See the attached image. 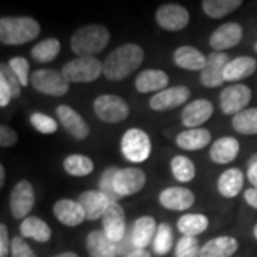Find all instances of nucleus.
<instances>
[{
  "label": "nucleus",
  "instance_id": "52",
  "mask_svg": "<svg viewBox=\"0 0 257 257\" xmlns=\"http://www.w3.org/2000/svg\"><path fill=\"white\" fill-rule=\"evenodd\" d=\"M53 257H79L76 253L73 251H66V253H60V254H56Z\"/></svg>",
  "mask_w": 257,
  "mask_h": 257
},
{
  "label": "nucleus",
  "instance_id": "43",
  "mask_svg": "<svg viewBox=\"0 0 257 257\" xmlns=\"http://www.w3.org/2000/svg\"><path fill=\"white\" fill-rule=\"evenodd\" d=\"M12 248V257H37L36 253L32 250L28 243L25 241V237L16 236L10 243Z\"/></svg>",
  "mask_w": 257,
  "mask_h": 257
},
{
  "label": "nucleus",
  "instance_id": "5",
  "mask_svg": "<svg viewBox=\"0 0 257 257\" xmlns=\"http://www.w3.org/2000/svg\"><path fill=\"white\" fill-rule=\"evenodd\" d=\"M121 153L132 163H143L152 153V142L145 130L128 128L121 138Z\"/></svg>",
  "mask_w": 257,
  "mask_h": 257
},
{
  "label": "nucleus",
  "instance_id": "21",
  "mask_svg": "<svg viewBox=\"0 0 257 257\" xmlns=\"http://www.w3.org/2000/svg\"><path fill=\"white\" fill-rule=\"evenodd\" d=\"M157 231L156 220L150 216L139 217L138 220L132 224V239L136 248H145L155 240Z\"/></svg>",
  "mask_w": 257,
  "mask_h": 257
},
{
  "label": "nucleus",
  "instance_id": "6",
  "mask_svg": "<svg viewBox=\"0 0 257 257\" xmlns=\"http://www.w3.org/2000/svg\"><path fill=\"white\" fill-rule=\"evenodd\" d=\"M30 83L37 92L47 94V96H55V97L64 96L70 87V83L67 82L63 73L53 69L36 70L30 76Z\"/></svg>",
  "mask_w": 257,
  "mask_h": 257
},
{
  "label": "nucleus",
  "instance_id": "25",
  "mask_svg": "<svg viewBox=\"0 0 257 257\" xmlns=\"http://www.w3.org/2000/svg\"><path fill=\"white\" fill-rule=\"evenodd\" d=\"M239 248V241L230 236L209 240L200 247L199 257H231Z\"/></svg>",
  "mask_w": 257,
  "mask_h": 257
},
{
  "label": "nucleus",
  "instance_id": "51",
  "mask_svg": "<svg viewBox=\"0 0 257 257\" xmlns=\"http://www.w3.org/2000/svg\"><path fill=\"white\" fill-rule=\"evenodd\" d=\"M5 179H6V173H5V166H0V186H5Z\"/></svg>",
  "mask_w": 257,
  "mask_h": 257
},
{
  "label": "nucleus",
  "instance_id": "30",
  "mask_svg": "<svg viewBox=\"0 0 257 257\" xmlns=\"http://www.w3.org/2000/svg\"><path fill=\"white\" fill-rule=\"evenodd\" d=\"M20 233L22 237H29L39 243H46L52 237V230L49 224L35 216H29L20 223Z\"/></svg>",
  "mask_w": 257,
  "mask_h": 257
},
{
  "label": "nucleus",
  "instance_id": "27",
  "mask_svg": "<svg viewBox=\"0 0 257 257\" xmlns=\"http://www.w3.org/2000/svg\"><path fill=\"white\" fill-rule=\"evenodd\" d=\"M257 62L250 56H240L234 60H230L224 69V82H237L243 80L256 72Z\"/></svg>",
  "mask_w": 257,
  "mask_h": 257
},
{
  "label": "nucleus",
  "instance_id": "4",
  "mask_svg": "<svg viewBox=\"0 0 257 257\" xmlns=\"http://www.w3.org/2000/svg\"><path fill=\"white\" fill-rule=\"evenodd\" d=\"M62 73L69 83H90L103 74V63L96 57H77L64 64Z\"/></svg>",
  "mask_w": 257,
  "mask_h": 257
},
{
  "label": "nucleus",
  "instance_id": "48",
  "mask_svg": "<svg viewBox=\"0 0 257 257\" xmlns=\"http://www.w3.org/2000/svg\"><path fill=\"white\" fill-rule=\"evenodd\" d=\"M247 177L248 182L253 184V187L257 189V153L250 157L247 166Z\"/></svg>",
  "mask_w": 257,
  "mask_h": 257
},
{
  "label": "nucleus",
  "instance_id": "17",
  "mask_svg": "<svg viewBox=\"0 0 257 257\" xmlns=\"http://www.w3.org/2000/svg\"><path fill=\"white\" fill-rule=\"evenodd\" d=\"M213 104L206 99H197L186 104L182 111V123L187 128H199L213 114Z\"/></svg>",
  "mask_w": 257,
  "mask_h": 257
},
{
  "label": "nucleus",
  "instance_id": "37",
  "mask_svg": "<svg viewBox=\"0 0 257 257\" xmlns=\"http://www.w3.org/2000/svg\"><path fill=\"white\" fill-rule=\"evenodd\" d=\"M173 247V230L170 224L160 223L157 226L156 236L153 240V250L157 256H165Z\"/></svg>",
  "mask_w": 257,
  "mask_h": 257
},
{
  "label": "nucleus",
  "instance_id": "38",
  "mask_svg": "<svg viewBox=\"0 0 257 257\" xmlns=\"http://www.w3.org/2000/svg\"><path fill=\"white\" fill-rule=\"evenodd\" d=\"M119 172V169L116 167V166H110V167H107L104 172H103V175L100 177V183H99V190L101 193H104L109 199H110L111 202L117 203V200L120 199V196L116 193L114 190V176L116 173Z\"/></svg>",
  "mask_w": 257,
  "mask_h": 257
},
{
  "label": "nucleus",
  "instance_id": "31",
  "mask_svg": "<svg viewBox=\"0 0 257 257\" xmlns=\"http://www.w3.org/2000/svg\"><path fill=\"white\" fill-rule=\"evenodd\" d=\"M209 227V219L204 214H196V213H189L182 216L177 221V229L183 236H190L196 237L197 234L203 233Z\"/></svg>",
  "mask_w": 257,
  "mask_h": 257
},
{
  "label": "nucleus",
  "instance_id": "22",
  "mask_svg": "<svg viewBox=\"0 0 257 257\" xmlns=\"http://www.w3.org/2000/svg\"><path fill=\"white\" fill-rule=\"evenodd\" d=\"M90 257H117L116 243H113L103 230H93L86 239Z\"/></svg>",
  "mask_w": 257,
  "mask_h": 257
},
{
  "label": "nucleus",
  "instance_id": "13",
  "mask_svg": "<svg viewBox=\"0 0 257 257\" xmlns=\"http://www.w3.org/2000/svg\"><path fill=\"white\" fill-rule=\"evenodd\" d=\"M189 12L180 5H163L156 12L157 25L165 30L179 32L189 25Z\"/></svg>",
  "mask_w": 257,
  "mask_h": 257
},
{
  "label": "nucleus",
  "instance_id": "2",
  "mask_svg": "<svg viewBox=\"0 0 257 257\" xmlns=\"http://www.w3.org/2000/svg\"><path fill=\"white\" fill-rule=\"evenodd\" d=\"M110 32L101 25L83 26L70 39V47L79 57H94L109 45Z\"/></svg>",
  "mask_w": 257,
  "mask_h": 257
},
{
  "label": "nucleus",
  "instance_id": "39",
  "mask_svg": "<svg viewBox=\"0 0 257 257\" xmlns=\"http://www.w3.org/2000/svg\"><path fill=\"white\" fill-rule=\"evenodd\" d=\"M200 256V246L196 237L183 236L176 244L175 257H199Z\"/></svg>",
  "mask_w": 257,
  "mask_h": 257
},
{
  "label": "nucleus",
  "instance_id": "16",
  "mask_svg": "<svg viewBox=\"0 0 257 257\" xmlns=\"http://www.w3.org/2000/svg\"><path fill=\"white\" fill-rule=\"evenodd\" d=\"M243 37V29L239 23H224L213 32L210 36V46L216 50V52H221L226 49H231V47L237 46Z\"/></svg>",
  "mask_w": 257,
  "mask_h": 257
},
{
  "label": "nucleus",
  "instance_id": "12",
  "mask_svg": "<svg viewBox=\"0 0 257 257\" xmlns=\"http://www.w3.org/2000/svg\"><path fill=\"white\" fill-rule=\"evenodd\" d=\"M229 56L223 52H211L207 56L206 66L200 72V82L206 87H219L224 83V69L229 63Z\"/></svg>",
  "mask_w": 257,
  "mask_h": 257
},
{
  "label": "nucleus",
  "instance_id": "10",
  "mask_svg": "<svg viewBox=\"0 0 257 257\" xmlns=\"http://www.w3.org/2000/svg\"><path fill=\"white\" fill-rule=\"evenodd\" d=\"M101 224H103L101 230L113 243L117 244L123 240L127 231V221H126V213L119 203L113 202L109 206V209L104 211L101 217Z\"/></svg>",
  "mask_w": 257,
  "mask_h": 257
},
{
  "label": "nucleus",
  "instance_id": "15",
  "mask_svg": "<svg viewBox=\"0 0 257 257\" xmlns=\"http://www.w3.org/2000/svg\"><path fill=\"white\" fill-rule=\"evenodd\" d=\"M56 114L57 119L62 121V124L64 128L77 140H84L86 138H89L90 135V127L89 124L84 121L82 116L74 110L73 107L67 106V104H60L56 109Z\"/></svg>",
  "mask_w": 257,
  "mask_h": 257
},
{
  "label": "nucleus",
  "instance_id": "53",
  "mask_svg": "<svg viewBox=\"0 0 257 257\" xmlns=\"http://www.w3.org/2000/svg\"><path fill=\"white\" fill-rule=\"evenodd\" d=\"M253 234H254V237L257 239V224L254 226V229H253Z\"/></svg>",
  "mask_w": 257,
  "mask_h": 257
},
{
  "label": "nucleus",
  "instance_id": "40",
  "mask_svg": "<svg viewBox=\"0 0 257 257\" xmlns=\"http://www.w3.org/2000/svg\"><path fill=\"white\" fill-rule=\"evenodd\" d=\"M30 123L39 133H43V135H52L57 130V121L40 111H36L30 116Z\"/></svg>",
  "mask_w": 257,
  "mask_h": 257
},
{
  "label": "nucleus",
  "instance_id": "3",
  "mask_svg": "<svg viewBox=\"0 0 257 257\" xmlns=\"http://www.w3.org/2000/svg\"><path fill=\"white\" fill-rule=\"evenodd\" d=\"M40 33V25L35 19L2 18L0 19V40L3 45L19 46L35 40Z\"/></svg>",
  "mask_w": 257,
  "mask_h": 257
},
{
  "label": "nucleus",
  "instance_id": "35",
  "mask_svg": "<svg viewBox=\"0 0 257 257\" xmlns=\"http://www.w3.org/2000/svg\"><path fill=\"white\" fill-rule=\"evenodd\" d=\"M231 126L241 135H257V107L240 111L231 120Z\"/></svg>",
  "mask_w": 257,
  "mask_h": 257
},
{
  "label": "nucleus",
  "instance_id": "54",
  "mask_svg": "<svg viewBox=\"0 0 257 257\" xmlns=\"http://www.w3.org/2000/svg\"><path fill=\"white\" fill-rule=\"evenodd\" d=\"M256 52H257V45H256Z\"/></svg>",
  "mask_w": 257,
  "mask_h": 257
},
{
  "label": "nucleus",
  "instance_id": "1",
  "mask_svg": "<svg viewBox=\"0 0 257 257\" xmlns=\"http://www.w3.org/2000/svg\"><path fill=\"white\" fill-rule=\"evenodd\" d=\"M145 52L135 43H126L116 47L109 53L103 62V74L107 80L119 82L126 79L128 74L138 70L139 66L143 63Z\"/></svg>",
  "mask_w": 257,
  "mask_h": 257
},
{
  "label": "nucleus",
  "instance_id": "18",
  "mask_svg": "<svg viewBox=\"0 0 257 257\" xmlns=\"http://www.w3.org/2000/svg\"><path fill=\"white\" fill-rule=\"evenodd\" d=\"M77 202L80 203L83 210L86 213V219L87 220H97L103 217L104 211L109 209L111 200L100 190H87L82 193L77 199Z\"/></svg>",
  "mask_w": 257,
  "mask_h": 257
},
{
  "label": "nucleus",
  "instance_id": "34",
  "mask_svg": "<svg viewBox=\"0 0 257 257\" xmlns=\"http://www.w3.org/2000/svg\"><path fill=\"white\" fill-rule=\"evenodd\" d=\"M64 170L70 176L74 177H83V176L90 175L94 169L92 159L83 155H70L64 159L63 162Z\"/></svg>",
  "mask_w": 257,
  "mask_h": 257
},
{
  "label": "nucleus",
  "instance_id": "7",
  "mask_svg": "<svg viewBox=\"0 0 257 257\" xmlns=\"http://www.w3.org/2000/svg\"><path fill=\"white\" fill-rule=\"evenodd\" d=\"M93 109L96 116L104 123H119L128 116L127 103L116 94L99 96L93 103Z\"/></svg>",
  "mask_w": 257,
  "mask_h": 257
},
{
  "label": "nucleus",
  "instance_id": "20",
  "mask_svg": "<svg viewBox=\"0 0 257 257\" xmlns=\"http://www.w3.org/2000/svg\"><path fill=\"white\" fill-rule=\"evenodd\" d=\"M53 213L56 219L64 226H79L86 219V213L77 200L72 199H60L53 206Z\"/></svg>",
  "mask_w": 257,
  "mask_h": 257
},
{
  "label": "nucleus",
  "instance_id": "14",
  "mask_svg": "<svg viewBox=\"0 0 257 257\" xmlns=\"http://www.w3.org/2000/svg\"><path fill=\"white\" fill-rule=\"evenodd\" d=\"M190 97V90L186 86L169 87L162 92L156 93L150 99V109L156 111L173 110L176 107L184 104Z\"/></svg>",
  "mask_w": 257,
  "mask_h": 257
},
{
  "label": "nucleus",
  "instance_id": "23",
  "mask_svg": "<svg viewBox=\"0 0 257 257\" xmlns=\"http://www.w3.org/2000/svg\"><path fill=\"white\" fill-rule=\"evenodd\" d=\"M167 84H169V76L163 70H156V69L143 70L135 80V86L139 93H159L167 89L166 87Z\"/></svg>",
  "mask_w": 257,
  "mask_h": 257
},
{
  "label": "nucleus",
  "instance_id": "45",
  "mask_svg": "<svg viewBox=\"0 0 257 257\" xmlns=\"http://www.w3.org/2000/svg\"><path fill=\"white\" fill-rule=\"evenodd\" d=\"M18 142V133L9 126H0V145L3 147L13 146Z\"/></svg>",
  "mask_w": 257,
  "mask_h": 257
},
{
  "label": "nucleus",
  "instance_id": "36",
  "mask_svg": "<svg viewBox=\"0 0 257 257\" xmlns=\"http://www.w3.org/2000/svg\"><path fill=\"white\" fill-rule=\"evenodd\" d=\"M170 167H172V173L175 176L176 180L182 182V183H187L194 179L196 176V167H194V163L189 157L186 156H176L173 157L172 163H170Z\"/></svg>",
  "mask_w": 257,
  "mask_h": 257
},
{
  "label": "nucleus",
  "instance_id": "28",
  "mask_svg": "<svg viewBox=\"0 0 257 257\" xmlns=\"http://www.w3.org/2000/svg\"><path fill=\"white\" fill-rule=\"evenodd\" d=\"M211 142V135L207 128H187L177 135L176 143L183 150H200Z\"/></svg>",
  "mask_w": 257,
  "mask_h": 257
},
{
  "label": "nucleus",
  "instance_id": "47",
  "mask_svg": "<svg viewBox=\"0 0 257 257\" xmlns=\"http://www.w3.org/2000/svg\"><path fill=\"white\" fill-rule=\"evenodd\" d=\"M12 99H13V94H12V90L9 89L8 83L5 82L3 79H0V106L6 107Z\"/></svg>",
  "mask_w": 257,
  "mask_h": 257
},
{
  "label": "nucleus",
  "instance_id": "19",
  "mask_svg": "<svg viewBox=\"0 0 257 257\" xmlns=\"http://www.w3.org/2000/svg\"><path fill=\"white\" fill-rule=\"evenodd\" d=\"M159 202L167 210H187L194 203V194L186 187H167L159 194Z\"/></svg>",
  "mask_w": 257,
  "mask_h": 257
},
{
  "label": "nucleus",
  "instance_id": "32",
  "mask_svg": "<svg viewBox=\"0 0 257 257\" xmlns=\"http://www.w3.org/2000/svg\"><path fill=\"white\" fill-rule=\"evenodd\" d=\"M241 5V0H203L202 8L209 18L221 19L239 9Z\"/></svg>",
  "mask_w": 257,
  "mask_h": 257
},
{
  "label": "nucleus",
  "instance_id": "41",
  "mask_svg": "<svg viewBox=\"0 0 257 257\" xmlns=\"http://www.w3.org/2000/svg\"><path fill=\"white\" fill-rule=\"evenodd\" d=\"M0 79H3L8 83L9 89L12 90V94H13V99H18L22 93V84H20L18 76L10 69L9 63H3L0 66Z\"/></svg>",
  "mask_w": 257,
  "mask_h": 257
},
{
  "label": "nucleus",
  "instance_id": "49",
  "mask_svg": "<svg viewBox=\"0 0 257 257\" xmlns=\"http://www.w3.org/2000/svg\"><path fill=\"white\" fill-rule=\"evenodd\" d=\"M244 200L251 206V207H254L257 209V189L256 187H253V189H247L246 192H244Z\"/></svg>",
  "mask_w": 257,
  "mask_h": 257
},
{
  "label": "nucleus",
  "instance_id": "42",
  "mask_svg": "<svg viewBox=\"0 0 257 257\" xmlns=\"http://www.w3.org/2000/svg\"><path fill=\"white\" fill-rule=\"evenodd\" d=\"M9 66L10 69L15 72V74L19 77L22 87H23V86H28L29 70H30V64H29L28 60H26L25 57L16 56V57H12V59H10Z\"/></svg>",
  "mask_w": 257,
  "mask_h": 257
},
{
  "label": "nucleus",
  "instance_id": "50",
  "mask_svg": "<svg viewBox=\"0 0 257 257\" xmlns=\"http://www.w3.org/2000/svg\"><path fill=\"white\" fill-rule=\"evenodd\" d=\"M126 257H152V256H150V253L147 251L146 248H145V250H142V248H136L135 251H132V253L127 254Z\"/></svg>",
  "mask_w": 257,
  "mask_h": 257
},
{
  "label": "nucleus",
  "instance_id": "46",
  "mask_svg": "<svg viewBox=\"0 0 257 257\" xmlns=\"http://www.w3.org/2000/svg\"><path fill=\"white\" fill-rule=\"evenodd\" d=\"M9 231L5 223L0 224V257H8L9 253Z\"/></svg>",
  "mask_w": 257,
  "mask_h": 257
},
{
  "label": "nucleus",
  "instance_id": "24",
  "mask_svg": "<svg viewBox=\"0 0 257 257\" xmlns=\"http://www.w3.org/2000/svg\"><path fill=\"white\" fill-rule=\"evenodd\" d=\"M239 150V142L234 138L226 136V138L217 139L211 145L209 155H210V159L214 163H217V165H227V163L233 162L237 157Z\"/></svg>",
  "mask_w": 257,
  "mask_h": 257
},
{
  "label": "nucleus",
  "instance_id": "29",
  "mask_svg": "<svg viewBox=\"0 0 257 257\" xmlns=\"http://www.w3.org/2000/svg\"><path fill=\"white\" fill-rule=\"evenodd\" d=\"M244 183V175L240 169H227L223 172L217 182V189L223 197H236L243 189Z\"/></svg>",
  "mask_w": 257,
  "mask_h": 257
},
{
  "label": "nucleus",
  "instance_id": "33",
  "mask_svg": "<svg viewBox=\"0 0 257 257\" xmlns=\"http://www.w3.org/2000/svg\"><path fill=\"white\" fill-rule=\"evenodd\" d=\"M59 53H60V42L55 37L45 39L32 49V57L39 63H49L55 60Z\"/></svg>",
  "mask_w": 257,
  "mask_h": 257
},
{
  "label": "nucleus",
  "instance_id": "8",
  "mask_svg": "<svg viewBox=\"0 0 257 257\" xmlns=\"http://www.w3.org/2000/svg\"><path fill=\"white\" fill-rule=\"evenodd\" d=\"M36 202L33 186L28 180H20L10 193V210L15 219H26Z\"/></svg>",
  "mask_w": 257,
  "mask_h": 257
},
{
  "label": "nucleus",
  "instance_id": "26",
  "mask_svg": "<svg viewBox=\"0 0 257 257\" xmlns=\"http://www.w3.org/2000/svg\"><path fill=\"white\" fill-rule=\"evenodd\" d=\"M176 66L182 67L184 70H192V72H202L206 66L207 57L203 55L200 50L194 49L192 46H182L175 50L173 55Z\"/></svg>",
  "mask_w": 257,
  "mask_h": 257
},
{
  "label": "nucleus",
  "instance_id": "44",
  "mask_svg": "<svg viewBox=\"0 0 257 257\" xmlns=\"http://www.w3.org/2000/svg\"><path fill=\"white\" fill-rule=\"evenodd\" d=\"M116 248H117V256L121 257H126L132 251L136 250L135 244H133V239H132V226H127V231H126L124 237L116 244Z\"/></svg>",
  "mask_w": 257,
  "mask_h": 257
},
{
  "label": "nucleus",
  "instance_id": "11",
  "mask_svg": "<svg viewBox=\"0 0 257 257\" xmlns=\"http://www.w3.org/2000/svg\"><path fill=\"white\" fill-rule=\"evenodd\" d=\"M146 184V175L138 167L119 169L114 176V190L120 197L139 193Z\"/></svg>",
  "mask_w": 257,
  "mask_h": 257
},
{
  "label": "nucleus",
  "instance_id": "9",
  "mask_svg": "<svg viewBox=\"0 0 257 257\" xmlns=\"http://www.w3.org/2000/svg\"><path fill=\"white\" fill-rule=\"evenodd\" d=\"M251 100V90L246 84H233L223 89L220 94V109L224 114H239L246 110Z\"/></svg>",
  "mask_w": 257,
  "mask_h": 257
}]
</instances>
